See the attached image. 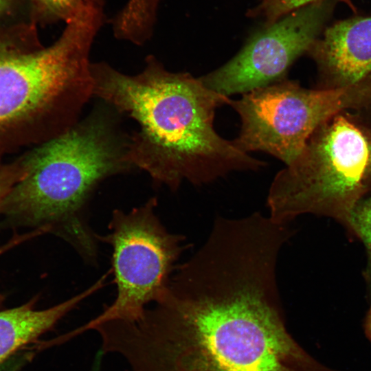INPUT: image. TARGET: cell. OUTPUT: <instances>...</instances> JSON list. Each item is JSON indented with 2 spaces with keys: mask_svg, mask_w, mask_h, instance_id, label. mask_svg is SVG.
<instances>
[{
  "mask_svg": "<svg viewBox=\"0 0 371 371\" xmlns=\"http://www.w3.org/2000/svg\"><path fill=\"white\" fill-rule=\"evenodd\" d=\"M285 244L260 225H214L141 318L108 325L106 351L133 371H336L287 329L277 279Z\"/></svg>",
  "mask_w": 371,
  "mask_h": 371,
  "instance_id": "6da1fadb",
  "label": "cell"
},
{
  "mask_svg": "<svg viewBox=\"0 0 371 371\" xmlns=\"http://www.w3.org/2000/svg\"><path fill=\"white\" fill-rule=\"evenodd\" d=\"M91 70L93 96L138 124L130 135L129 158L156 184L176 191L184 181L201 186L266 166L216 131V110L232 100L200 78L170 71L152 56L135 75L104 62L91 63Z\"/></svg>",
  "mask_w": 371,
  "mask_h": 371,
  "instance_id": "7a4b0ae2",
  "label": "cell"
},
{
  "mask_svg": "<svg viewBox=\"0 0 371 371\" xmlns=\"http://www.w3.org/2000/svg\"><path fill=\"white\" fill-rule=\"evenodd\" d=\"M102 103L21 161L23 175L0 206V213L20 225L47 228L93 265L99 240L88 221L91 198L106 179L136 170L119 113Z\"/></svg>",
  "mask_w": 371,
  "mask_h": 371,
  "instance_id": "3957f363",
  "label": "cell"
},
{
  "mask_svg": "<svg viewBox=\"0 0 371 371\" xmlns=\"http://www.w3.org/2000/svg\"><path fill=\"white\" fill-rule=\"evenodd\" d=\"M102 21V3L92 0L66 21L60 38L41 47L34 25L0 37V129L40 123L47 139L74 126L93 96L89 60ZM47 139V140H48Z\"/></svg>",
  "mask_w": 371,
  "mask_h": 371,
  "instance_id": "277c9868",
  "label": "cell"
},
{
  "mask_svg": "<svg viewBox=\"0 0 371 371\" xmlns=\"http://www.w3.org/2000/svg\"><path fill=\"white\" fill-rule=\"evenodd\" d=\"M370 193L371 118L348 111L317 129L300 155L276 174L267 205L278 223L314 214L347 225L353 207Z\"/></svg>",
  "mask_w": 371,
  "mask_h": 371,
  "instance_id": "5b68a950",
  "label": "cell"
},
{
  "mask_svg": "<svg viewBox=\"0 0 371 371\" xmlns=\"http://www.w3.org/2000/svg\"><path fill=\"white\" fill-rule=\"evenodd\" d=\"M370 104L371 76L344 87L314 89L284 78L231 101L241 121L233 142L245 153L264 152L287 166L327 121Z\"/></svg>",
  "mask_w": 371,
  "mask_h": 371,
  "instance_id": "8992f818",
  "label": "cell"
},
{
  "mask_svg": "<svg viewBox=\"0 0 371 371\" xmlns=\"http://www.w3.org/2000/svg\"><path fill=\"white\" fill-rule=\"evenodd\" d=\"M157 200L126 212L115 210L109 233L98 240L112 247V267L117 294L111 304L85 324L64 335L68 341L110 321L134 322L146 306L157 302L167 289L176 263L188 247L183 235L170 232L155 210Z\"/></svg>",
  "mask_w": 371,
  "mask_h": 371,
  "instance_id": "52a82bcc",
  "label": "cell"
},
{
  "mask_svg": "<svg viewBox=\"0 0 371 371\" xmlns=\"http://www.w3.org/2000/svg\"><path fill=\"white\" fill-rule=\"evenodd\" d=\"M328 4L298 10L252 37L227 63L201 77L211 90L227 97L280 81L295 60L322 34Z\"/></svg>",
  "mask_w": 371,
  "mask_h": 371,
  "instance_id": "ba28073f",
  "label": "cell"
},
{
  "mask_svg": "<svg viewBox=\"0 0 371 371\" xmlns=\"http://www.w3.org/2000/svg\"><path fill=\"white\" fill-rule=\"evenodd\" d=\"M308 53L317 69V88L344 87L371 76V16L326 27Z\"/></svg>",
  "mask_w": 371,
  "mask_h": 371,
  "instance_id": "9c48e42d",
  "label": "cell"
},
{
  "mask_svg": "<svg viewBox=\"0 0 371 371\" xmlns=\"http://www.w3.org/2000/svg\"><path fill=\"white\" fill-rule=\"evenodd\" d=\"M109 273L82 292L46 309L34 308L36 297L20 306L0 311V363L52 329L78 304L103 288Z\"/></svg>",
  "mask_w": 371,
  "mask_h": 371,
  "instance_id": "30bf717a",
  "label": "cell"
},
{
  "mask_svg": "<svg viewBox=\"0 0 371 371\" xmlns=\"http://www.w3.org/2000/svg\"><path fill=\"white\" fill-rule=\"evenodd\" d=\"M89 0H30L34 23H49L69 19Z\"/></svg>",
  "mask_w": 371,
  "mask_h": 371,
  "instance_id": "8fae6325",
  "label": "cell"
},
{
  "mask_svg": "<svg viewBox=\"0 0 371 371\" xmlns=\"http://www.w3.org/2000/svg\"><path fill=\"white\" fill-rule=\"evenodd\" d=\"M346 225L364 244L371 266V196L362 199L355 205Z\"/></svg>",
  "mask_w": 371,
  "mask_h": 371,
  "instance_id": "7c38bea8",
  "label": "cell"
},
{
  "mask_svg": "<svg viewBox=\"0 0 371 371\" xmlns=\"http://www.w3.org/2000/svg\"><path fill=\"white\" fill-rule=\"evenodd\" d=\"M23 175L21 162L15 165L0 166V206Z\"/></svg>",
  "mask_w": 371,
  "mask_h": 371,
  "instance_id": "4fadbf2b",
  "label": "cell"
},
{
  "mask_svg": "<svg viewBox=\"0 0 371 371\" xmlns=\"http://www.w3.org/2000/svg\"><path fill=\"white\" fill-rule=\"evenodd\" d=\"M318 0H274L275 8L280 12H289Z\"/></svg>",
  "mask_w": 371,
  "mask_h": 371,
  "instance_id": "5bb4252c",
  "label": "cell"
},
{
  "mask_svg": "<svg viewBox=\"0 0 371 371\" xmlns=\"http://www.w3.org/2000/svg\"><path fill=\"white\" fill-rule=\"evenodd\" d=\"M364 330L367 338L371 344V306L366 317Z\"/></svg>",
  "mask_w": 371,
  "mask_h": 371,
  "instance_id": "9a60e30c",
  "label": "cell"
},
{
  "mask_svg": "<svg viewBox=\"0 0 371 371\" xmlns=\"http://www.w3.org/2000/svg\"><path fill=\"white\" fill-rule=\"evenodd\" d=\"M102 355L101 352H98L90 371H101Z\"/></svg>",
  "mask_w": 371,
  "mask_h": 371,
  "instance_id": "2e32d148",
  "label": "cell"
},
{
  "mask_svg": "<svg viewBox=\"0 0 371 371\" xmlns=\"http://www.w3.org/2000/svg\"><path fill=\"white\" fill-rule=\"evenodd\" d=\"M16 245L17 243L15 240H10L7 243L0 247V255L9 250L10 249H12V247L16 246Z\"/></svg>",
  "mask_w": 371,
  "mask_h": 371,
  "instance_id": "e0dca14e",
  "label": "cell"
},
{
  "mask_svg": "<svg viewBox=\"0 0 371 371\" xmlns=\"http://www.w3.org/2000/svg\"><path fill=\"white\" fill-rule=\"evenodd\" d=\"M12 0H0V14L5 12L11 5Z\"/></svg>",
  "mask_w": 371,
  "mask_h": 371,
  "instance_id": "ac0fdd59",
  "label": "cell"
},
{
  "mask_svg": "<svg viewBox=\"0 0 371 371\" xmlns=\"http://www.w3.org/2000/svg\"><path fill=\"white\" fill-rule=\"evenodd\" d=\"M368 112L371 115V106L368 109Z\"/></svg>",
  "mask_w": 371,
  "mask_h": 371,
  "instance_id": "d6986e66",
  "label": "cell"
}]
</instances>
